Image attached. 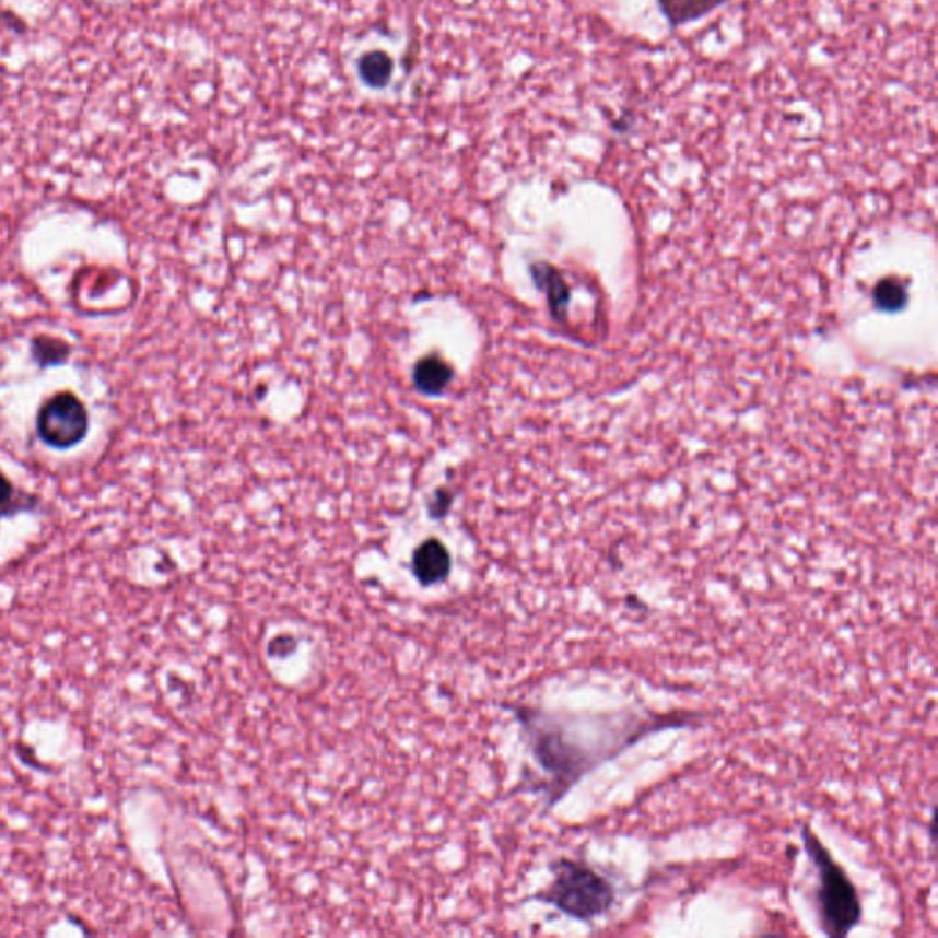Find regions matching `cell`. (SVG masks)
Masks as SVG:
<instances>
[{"instance_id": "7a4b0ae2", "label": "cell", "mask_w": 938, "mask_h": 938, "mask_svg": "<svg viewBox=\"0 0 938 938\" xmlns=\"http://www.w3.org/2000/svg\"><path fill=\"white\" fill-rule=\"evenodd\" d=\"M801 840L818 875L816 899L823 931L831 937H847L861 921L858 891L810 826H802Z\"/></svg>"}, {"instance_id": "8992f818", "label": "cell", "mask_w": 938, "mask_h": 938, "mask_svg": "<svg viewBox=\"0 0 938 938\" xmlns=\"http://www.w3.org/2000/svg\"><path fill=\"white\" fill-rule=\"evenodd\" d=\"M728 2L729 0H658V8L669 26L679 28L706 17Z\"/></svg>"}, {"instance_id": "30bf717a", "label": "cell", "mask_w": 938, "mask_h": 938, "mask_svg": "<svg viewBox=\"0 0 938 938\" xmlns=\"http://www.w3.org/2000/svg\"><path fill=\"white\" fill-rule=\"evenodd\" d=\"M392 61L384 51H368L360 61V75L367 85L384 89L390 80Z\"/></svg>"}, {"instance_id": "3957f363", "label": "cell", "mask_w": 938, "mask_h": 938, "mask_svg": "<svg viewBox=\"0 0 938 938\" xmlns=\"http://www.w3.org/2000/svg\"><path fill=\"white\" fill-rule=\"evenodd\" d=\"M554 878L538 900L554 905L561 913L582 922H594L607 915L614 905L617 891L607 878L574 859H560L552 865Z\"/></svg>"}, {"instance_id": "6da1fadb", "label": "cell", "mask_w": 938, "mask_h": 938, "mask_svg": "<svg viewBox=\"0 0 938 938\" xmlns=\"http://www.w3.org/2000/svg\"><path fill=\"white\" fill-rule=\"evenodd\" d=\"M517 717L525 726L531 753L538 761L539 769L549 775L550 783L544 786L549 796V805L560 801L572 785L582 779V775L590 770V755L582 747L572 744L571 739L554 724L547 723L541 713L517 707Z\"/></svg>"}, {"instance_id": "ba28073f", "label": "cell", "mask_w": 938, "mask_h": 938, "mask_svg": "<svg viewBox=\"0 0 938 938\" xmlns=\"http://www.w3.org/2000/svg\"><path fill=\"white\" fill-rule=\"evenodd\" d=\"M30 349H32V360L40 368L62 365V363L69 362L70 354H72V347H70L69 341L56 338V336H48V333L35 336L30 343Z\"/></svg>"}, {"instance_id": "52a82bcc", "label": "cell", "mask_w": 938, "mask_h": 938, "mask_svg": "<svg viewBox=\"0 0 938 938\" xmlns=\"http://www.w3.org/2000/svg\"><path fill=\"white\" fill-rule=\"evenodd\" d=\"M452 382V367L441 357H424L414 368V385L424 395H438Z\"/></svg>"}, {"instance_id": "5b68a950", "label": "cell", "mask_w": 938, "mask_h": 938, "mask_svg": "<svg viewBox=\"0 0 938 938\" xmlns=\"http://www.w3.org/2000/svg\"><path fill=\"white\" fill-rule=\"evenodd\" d=\"M411 571L422 587H433L446 582L452 572V555L441 539H425L413 552Z\"/></svg>"}, {"instance_id": "9c48e42d", "label": "cell", "mask_w": 938, "mask_h": 938, "mask_svg": "<svg viewBox=\"0 0 938 938\" xmlns=\"http://www.w3.org/2000/svg\"><path fill=\"white\" fill-rule=\"evenodd\" d=\"M35 504L37 501L32 495L19 492L15 484L0 469V519L13 517L21 512H28V509L35 508Z\"/></svg>"}, {"instance_id": "277c9868", "label": "cell", "mask_w": 938, "mask_h": 938, "mask_svg": "<svg viewBox=\"0 0 938 938\" xmlns=\"http://www.w3.org/2000/svg\"><path fill=\"white\" fill-rule=\"evenodd\" d=\"M35 427L46 446L59 452H69L85 441L91 420L80 396L74 395L72 390H61L43 401L35 420Z\"/></svg>"}]
</instances>
